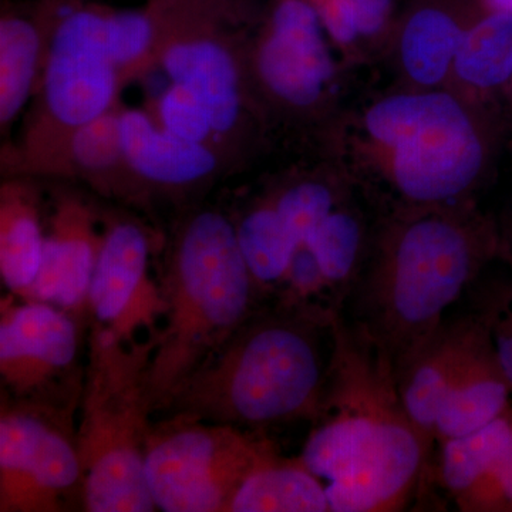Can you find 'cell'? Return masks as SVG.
Here are the masks:
<instances>
[{
  "mask_svg": "<svg viewBox=\"0 0 512 512\" xmlns=\"http://www.w3.org/2000/svg\"><path fill=\"white\" fill-rule=\"evenodd\" d=\"M498 221L474 201L394 207L370 238L346 305L396 379L433 338L444 315L498 258Z\"/></svg>",
  "mask_w": 512,
  "mask_h": 512,
  "instance_id": "obj_1",
  "label": "cell"
},
{
  "mask_svg": "<svg viewBox=\"0 0 512 512\" xmlns=\"http://www.w3.org/2000/svg\"><path fill=\"white\" fill-rule=\"evenodd\" d=\"M332 332L328 383L302 463L325 487L332 512L403 510L430 456L387 357L342 311Z\"/></svg>",
  "mask_w": 512,
  "mask_h": 512,
  "instance_id": "obj_2",
  "label": "cell"
},
{
  "mask_svg": "<svg viewBox=\"0 0 512 512\" xmlns=\"http://www.w3.org/2000/svg\"><path fill=\"white\" fill-rule=\"evenodd\" d=\"M340 309L279 301L259 309L177 390L164 414L261 430L319 412Z\"/></svg>",
  "mask_w": 512,
  "mask_h": 512,
  "instance_id": "obj_3",
  "label": "cell"
},
{
  "mask_svg": "<svg viewBox=\"0 0 512 512\" xmlns=\"http://www.w3.org/2000/svg\"><path fill=\"white\" fill-rule=\"evenodd\" d=\"M500 123L488 103L450 89H407L373 101L348 130L356 167L389 190L394 207L471 201L490 174Z\"/></svg>",
  "mask_w": 512,
  "mask_h": 512,
  "instance_id": "obj_4",
  "label": "cell"
},
{
  "mask_svg": "<svg viewBox=\"0 0 512 512\" xmlns=\"http://www.w3.org/2000/svg\"><path fill=\"white\" fill-rule=\"evenodd\" d=\"M258 288L237 224L214 210L192 215L175 241L161 288L164 328L151 336L153 414L251 316Z\"/></svg>",
  "mask_w": 512,
  "mask_h": 512,
  "instance_id": "obj_5",
  "label": "cell"
},
{
  "mask_svg": "<svg viewBox=\"0 0 512 512\" xmlns=\"http://www.w3.org/2000/svg\"><path fill=\"white\" fill-rule=\"evenodd\" d=\"M153 339L117 338L97 325L80 393L77 450L84 507L90 512L156 510L144 473L150 417L148 367Z\"/></svg>",
  "mask_w": 512,
  "mask_h": 512,
  "instance_id": "obj_6",
  "label": "cell"
},
{
  "mask_svg": "<svg viewBox=\"0 0 512 512\" xmlns=\"http://www.w3.org/2000/svg\"><path fill=\"white\" fill-rule=\"evenodd\" d=\"M151 426L144 473L167 512H221L249 478L284 456L261 430L165 414Z\"/></svg>",
  "mask_w": 512,
  "mask_h": 512,
  "instance_id": "obj_7",
  "label": "cell"
},
{
  "mask_svg": "<svg viewBox=\"0 0 512 512\" xmlns=\"http://www.w3.org/2000/svg\"><path fill=\"white\" fill-rule=\"evenodd\" d=\"M120 86L107 42V15L76 10L64 16L46 47L43 106L28 136L33 157L67 163L74 131L114 109Z\"/></svg>",
  "mask_w": 512,
  "mask_h": 512,
  "instance_id": "obj_8",
  "label": "cell"
},
{
  "mask_svg": "<svg viewBox=\"0 0 512 512\" xmlns=\"http://www.w3.org/2000/svg\"><path fill=\"white\" fill-rule=\"evenodd\" d=\"M72 409L13 403L0 417V511L55 512L83 485Z\"/></svg>",
  "mask_w": 512,
  "mask_h": 512,
  "instance_id": "obj_9",
  "label": "cell"
},
{
  "mask_svg": "<svg viewBox=\"0 0 512 512\" xmlns=\"http://www.w3.org/2000/svg\"><path fill=\"white\" fill-rule=\"evenodd\" d=\"M318 10L308 0H281L248 57V76L269 106L315 117L338 90V66Z\"/></svg>",
  "mask_w": 512,
  "mask_h": 512,
  "instance_id": "obj_10",
  "label": "cell"
},
{
  "mask_svg": "<svg viewBox=\"0 0 512 512\" xmlns=\"http://www.w3.org/2000/svg\"><path fill=\"white\" fill-rule=\"evenodd\" d=\"M79 335L69 316L46 302L13 305L3 301L0 322V376L15 402L70 409L82 389L74 373Z\"/></svg>",
  "mask_w": 512,
  "mask_h": 512,
  "instance_id": "obj_11",
  "label": "cell"
},
{
  "mask_svg": "<svg viewBox=\"0 0 512 512\" xmlns=\"http://www.w3.org/2000/svg\"><path fill=\"white\" fill-rule=\"evenodd\" d=\"M157 60L171 83L181 84L200 100L224 143L242 134L251 111V80L234 47L211 33L183 32L161 40Z\"/></svg>",
  "mask_w": 512,
  "mask_h": 512,
  "instance_id": "obj_12",
  "label": "cell"
},
{
  "mask_svg": "<svg viewBox=\"0 0 512 512\" xmlns=\"http://www.w3.org/2000/svg\"><path fill=\"white\" fill-rule=\"evenodd\" d=\"M150 245L140 225L120 221L106 232L90 284V308L97 325L117 338L133 340L134 333L163 315L161 289L147 275Z\"/></svg>",
  "mask_w": 512,
  "mask_h": 512,
  "instance_id": "obj_13",
  "label": "cell"
},
{
  "mask_svg": "<svg viewBox=\"0 0 512 512\" xmlns=\"http://www.w3.org/2000/svg\"><path fill=\"white\" fill-rule=\"evenodd\" d=\"M490 342L483 312L444 319L433 338L397 379L400 399L427 454L434 443V423L441 400L464 367Z\"/></svg>",
  "mask_w": 512,
  "mask_h": 512,
  "instance_id": "obj_14",
  "label": "cell"
},
{
  "mask_svg": "<svg viewBox=\"0 0 512 512\" xmlns=\"http://www.w3.org/2000/svg\"><path fill=\"white\" fill-rule=\"evenodd\" d=\"M104 237L86 205L77 200L60 202L45 237L39 272L23 296L63 308L82 305L89 296Z\"/></svg>",
  "mask_w": 512,
  "mask_h": 512,
  "instance_id": "obj_15",
  "label": "cell"
},
{
  "mask_svg": "<svg viewBox=\"0 0 512 512\" xmlns=\"http://www.w3.org/2000/svg\"><path fill=\"white\" fill-rule=\"evenodd\" d=\"M120 130L128 170L148 184L187 188L220 167L217 150L175 136L146 111L121 110Z\"/></svg>",
  "mask_w": 512,
  "mask_h": 512,
  "instance_id": "obj_16",
  "label": "cell"
},
{
  "mask_svg": "<svg viewBox=\"0 0 512 512\" xmlns=\"http://www.w3.org/2000/svg\"><path fill=\"white\" fill-rule=\"evenodd\" d=\"M474 19L444 3H424L404 19L389 47L407 89H447L454 57Z\"/></svg>",
  "mask_w": 512,
  "mask_h": 512,
  "instance_id": "obj_17",
  "label": "cell"
},
{
  "mask_svg": "<svg viewBox=\"0 0 512 512\" xmlns=\"http://www.w3.org/2000/svg\"><path fill=\"white\" fill-rule=\"evenodd\" d=\"M511 394L490 338L441 400L434 440L441 444L487 426L511 406Z\"/></svg>",
  "mask_w": 512,
  "mask_h": 512,
  "instance_id": "obj_18",
  "label": "cell"
},
{
  "mask_svg": "<svg viewBox=\"0 0 512 512\" xmlns=\"http://www.w3.org/2000/svg\"><path fill=\"white\" fill-rule=\"evenodd\" d=\"M512 79V15L488 12L474 19L454 57L450 83L468 100L490 104Z\"/></svg>",
  "mask_w": 512,
  "mask_h": 512,
  "instance_id": "obj_19",
  "label": "cell"
},
{
  "mask_svg": "<svg viewBox=\"0 0 512 512\" xmlns=\"http://www.w3.org/2000/svg\"><path fill=\"white\" fill-rule=\"evenodd\" d=\"M43 237L35 198L20 184L0 194V274L10 291L25 295L42 262Z\"/></svg>",
  "mask_w": 512,
  "mask_h": 512,
  "instance_id": "obj_20",
  "label": "cell"
},
{
  "mask_svg": "<svg viewBox=\"0 0 512 512\" xmlns=\"http://www.w3.org/2000/svg\"><path fill=\"white\" fill-rule=\"evenodd\" d=\"M330 511L325 487L302 460L282 458L249 478L229 505V512Z\"/></svg>",
  "mask_w": 512,
  "mask_h": 512,
  "instance_id": "obj_21",
  "label": "cell"
},
{
  "mask_svg": "<svg viewBox=\"0 0 512 512\" xmlns=\"http://www.w3.org/2000/svg\"><path fill=\"white\" fill-rule=\"evenodd\" d=\"M370 238L362 212L346 200L306 242L315 252L340 309L365 262Z\"/></svg>",
  "mask_w": 512,
  "mask_h": 512,
  "instance_id": "obj_22",
  "label": "cell"
},
{
  "mask_svg": "<svg viewBox=\"0 0 512 512\" xmlns=\"http://www.w3.org/2000/svg\"><path fill=\"white\" fill-rule=\"evenodd\" d=\"M42 33L30 20L5 16L0 22V123L8 127L25 107L39 77Z\"/></svg>",
  "mask_w": 512,
  "mask_h": 512,
  "instance_id": "obj_23",
  "label": "cell"
},
{
  "mask_svg": "<svg viewBox=\"0 0 512 512\" xmlns=\"http://www.w3.org/2000/svg\"><path fill=\"white\" fill-rule=\"evenodd\" d=\"M239 247L259 288L279 285L299 247L271 198L259 202L237 224Z\"/></svg>",
  "mask_w": 512,
  "mask_h": 512,
  "instance_id": "obj_24",
  "label": "cell"
},
{
  "mask_svg": "<svg viewBox=\"0 0 512 512\" xmlns=\"http://www.w3.org/2000/svg\"><path fill=\"white\" fill-rule=\"evenodd\" d=\"M511 437L512 406L487 426L439 444L441 480L454 501L483 476L485 468L490 466Z\"/></svg>",
  "mask_w": 512,
  "mask_h": 512,
  "instance_id": "obj_25",
  "label": "cell"
},
{
  "mask_svg": "<svg viewBox=\"0 0 512 512\" xmlns=\"http://www.w3.org/2000/svg\"><path fill=\"white\" fill-rule=\"evenodd\" d=\"M271 200L286 228L301 245L309 241L342 202L349 200V190L339 178L311 175L285 185Z\"/></svg>",
  "mask_w": 512,
  "mask_h": 512,
  "instance_id": "obj_26",
  "label": "cell"
},
{
  "mask_svg": "<svg viewBox=\"0 0 512 512\" xmlns=\"http://www.w3.org/2000/svg\"><path fill=\"white\" fill-rule=\"evenodd\" d=\"M107 42L123 83L157 60L161 40L147 13L117 12L107 15Z\"/></svg>",
  "mask_w": 512,
  "mask_h": 512,
  "instance_id": "obj_27",
  "label": "cell"
},
{
  "mask_svg": "<svg viewBox=\"0 0 512 512\" xmlns=\"http://www.w3.org/2000/svg\"><path fill=\"white\" fill-rule=\"evenodd\" d=\"M67 163L94 175L128 168L121 143L120 110L114 107L77 128L67 146Z\"/></svg>",
  "mask_w": 512,
  "mask_h": 512,
  "instance_id": "obj_28",
  "label": "cell"
},
{
  "mask_svg": "<svg viewBox=\"0 0 512 512\" xmlns=\"http://www.w3.org/2000/svg\"><path fill=\"white\" fill-rule=\"evenodd\" d=\"M158 123L175 136L204 144L220 153L222 140L212 126L210 114L204 109L200 100L181 84L171 86L158 100Z\"/></svg>",
  "mask_w": 512,
  "mask_h": 512,
  "instance_id": "obj_29",
  "label": "cell"
},
{
  "mask_svg": "<svg viewBox=\"0 0 512 512\" xmlns=\"http://www.w3.org/2000/svg\"><path fill=\"white\" fill-rule=\"evenodd\" d=\"M456 504L464 512H512V437Z\"/></svg>",
  "mask_w": 512,
  "mask_h": 512,
  "instance_id": "obj_30",
  "label": "cell"
},
{
  "mask_svg": "<svg viewBox=\"0 0 512 512\" xmlns=\"http://www.w3.org/2000/svg\"><path fill=\"white\" fill-rule=\"evenodd\" d=\"M281 284L286 285L281 301L288 303L322 305V303L315 302L316 296L325 292H330L333 295L332 289H330L328 281L323 275L322 268H320L318 258H316L315 252L308 244H301L295 249L291 264H289L288 271H286Z\"/></svg>",
  "mask_w": 512,
  "mask_h": 512,
  "instance_id": "obj_31",
  "label": "cell"
},
{
  "mask_svg": "<svg viewBox=\"0 0 512 512\" xmlns=\"http://www.w3.org/2000/svg\"><path fill=\"white\" fill-rule=\"evenodd\" d=\"M487 320L498 363L512 389V302L503 288H495L480 309Z\"/></svg>",
  "mask_w": 512,
  "mask_h": 512,
  "instance_id": "obj_32",
  "label": "cell"
},
{
  "mask_svg": "<svg viewBox=\"0 0 512 512\" xmlns=\"http://www.w3.org/2000/svg\"><path fill=\"white\" fill-rule=\"evenodd\" d=\"M313 5L332 42L348 59L360 57L363 47L349 0H313Z\"/></svg>",
  "mask_w": 512,
  "mask_h": 512,
  "instance_id": "obj_33",
  "label": "cell"
},
{
  "mask_svg": "<svg viewBox=\"0 0 512 512\" xmlns=\"http://www.w3.org/2000/svg\"><path fill=\"white\" fill-rule=\"evenodd\" d=\"M355 15L357 30L363 52L367 49L383 47L384 40L390 35L393 0H349Z\"/></svg>",
  "mask_w": 512,
  "mask_h": 512,
  "instance_id": "obj_34",
  "label": "cell"
},
{
  "mask_svg": "<svg viewBox=\"0 0 512 512\" xmlns=\"http://www.w3.org/2000/svg\"><path fill=\"white\" fill-rule=\"evenodd\" d=\"M500 228V245H498V261L504 262L512 269V211H507L498 220Z\"/></svg>",
  "mask_w": 512,
  "mask_h": 512,
  "instance_id": "obj_35",
  "label": "cell"
},
{
  "mask_svg": "<svg viewBox=\"0 0 512 512\" xmlns=\"http://www.w3.org/2000/svg\"><path fill=\"white\" fill-rule=\"evenodd\" d=\"M483 3L488 12L512 15V0H483Z\"/></svg>",
  "mask_w": 512,
  "mask_h": 512,
  "instance_id": "obj_36",
  "label": "cell"
},
{
  "mask_svg": "<svg viewBox=\"0 0 512 512\" xmlns=\"http://www.w3.org/2000/svg\"><path fill=\"white\" fill-rule=\"evenodd\" d=\"M501 288H503L505 295H507L508 299L512 302V285H504L501 286Z\"/></svg>",
  "mask_w": 512,
  "mask_h": 512,
  "instance_id": "obj_37",
  "label": "cell"
},
{
  "mask_svg": "<svg viewBox=\"0 0 512 512\" xmlns=\"http://www.w3.org/2000/svg\"><path fill=\"white\" fill-rule=\"evenodd\" d=\"M507 92H508V94H510V100H511V104H512V79H511L510 84H508Z\"/></svg>",
  "mask_w": 512,
  "mask_h": 512,
  "instance_id": "obj_38",
  "label": "cell"
}]
</instances>
